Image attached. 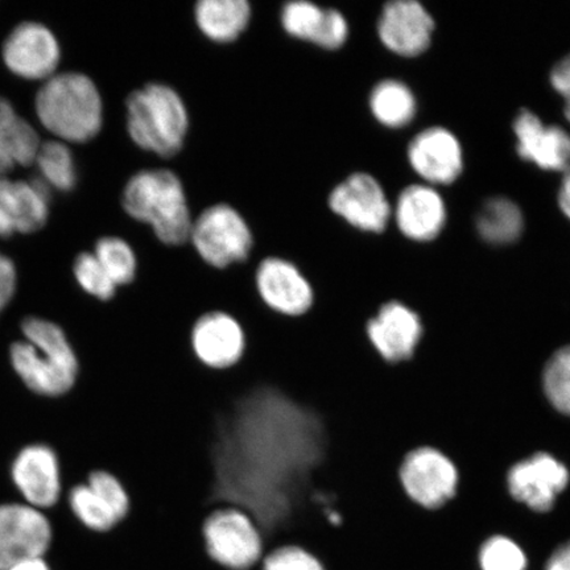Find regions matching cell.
Returning a JSON list of instances; mask_svg holds the SVG:
<instances>
[{
  "label": "cell",
  "instance_id": "cell-3",
  "mask_svg": "<svg viewBox=\"0 0 570 570\" xmlns=\"http://www.w3.org/2000/svg\"><path fill=\"white\" fill-rule=\"evenodd\" d=\"M36 112L48 131L68 141H89L102 128L101 95L96 83L80 73L48 78L36 97Z\"/></svg>",
  "mask_w": 570,
  "mask_h": 570
},
{
  "label": "cell",
  "instance_id": "cell-32",
  "mask_svg": "<svg viewBox=\"0 0 570 570\" xmlns=\"http://www.w3.org/2000/svg\"><path fill=\"white\" fill-rule=\"evenodd\" d=\"M92 491L109 504L114 514L120 520V523L127 518L131 509L130 494L122 481L107 470H92L87 476V481Z\"/></svg>",
  "mask_w": 570,
  "mask_h": 570
},
{
  "label": "cell",
  "instance_id": "cell-30",
  "mask_svg": "<svg viewBox=\"0 0 570 570\" xmlns=\"http://www.w3.org/2000/svg\"><path fill=\"white\" fill-rule=\"evenodd\" d=\"M481 570H529V559L517 541L495 534L480 548Z\"/></svg>",
  "mask_w": 570,
  "mask_h": 570
},
{
  "label": "cell",
  "instance_id": "cell-22",
  "mask_svg": "<svg viewBox=\"0 0 570 570\" xmlns=\"http://www.w3.org/2000/svg\"><path fill=\"white\" fill-rule=\"evenodd\" d=\"M195 18L206 38L230 42L245 32L252 6L246 0H202L196 4Z\"/></svg>",
  "mask_w": 570,
  "mask_h": 570
},
{
  "label": "cell",
  "instance_id": "cell-1",
  "mask_svg": "<svg viewBox=\"0 0 570 570\" xmlns=\"http://www.w3.org/2000/svg\"><path fill=\"white\" fill-rule=\"evenodd\" d=\"M26 340L10 348L11 365L20 380L36 394L60 397L77 387L80 356L60 325L39 317L21 324Z\"/></svg>",
  "mask_w": 570,
  "mask_h": 570
},
{
  "label": "cell",
  "instance_id": "cell-29",
  "mask_svg": "<svg viewBox=\"0 0 570 570\" xmlns=\"http://www.w3.org/2000/svg\"><path fill=\"white\" fill-rule=\"evenodd\" d=\"M327 10L320 6L297 0L284 6L282 24L285 32L294 38L312 41L317 45L321 32L324 30Z\"/></svg>",
  "mask_w": 570,
  "mask_h": 570
},
{
  "label": "cell",
  "instance_id": "cell-10",
  "mask_svg": "<svg viewBox=\"0 0 570 570\" xmlns=\"http://www.w3.org/2000/svg\"><path fill=\"white\" fill-rule=\"evenodd\" d=\"M405 493L425 509H439L455 494L459 472L438 449L424 446L407 454L401 468Z\"/></svg>",
  "mask_w": 570,
  "mask_h": 570
},
{
  "label": "cell",
  "instance_id": "cell-35",
  "mask_svg": "<svg viewBox=\"0 0 570 570\" xmlns=\"http://www.w3.org/2000/svg\"><path fill=\"white\" fill-rule=\"evenodd\" d=\"M550 81L552 88L562 99V111L570 124V53L562 57L551 70Z\"/></svg>",
  "mask_w": 570,
  "mask_h": 570
},
{
  "label": "cell",
  "instance_id": "cell-24",
  "mask_svg": "<svg viewBox=\"0 0 570 570\" xmlns=\"http://www.w3.org/2000/svg\"><path fill=\"white\" fill-rule=\"evenodd\" d=\"M368 104L373 117L387 128L407 127L417 114L415 92L407 83L394 78L376 83Z\"/></svg>",
  "mask_w": 570,
  "mask_h": 570
},
{
  "label": "cell",
  "instance_id": "cell-14",
  "mask_svg": "<svg viewBox=\"0 0 570 570\" xmlns=\"http://www.w3.org/2000/svg\"><path fill=\"white\" fill-rule=\"evenodd\" d=\"M569 480V470L564 463L548 453H537L518 462L508 475L511 495L537 512L552 510Z\"/></svg>",
  "mask_w": 570,
  "mask_h": 570
},
{
  "label": "cell",
  "instance_id": "cell-2",
  "mask_svg": "<svg viewBox=\"0 0 570 570\" xmlns=\"http://www.w3.org/2000/svg\"><path fill=\"white\" fill-rule=\"evenodd\" d=\"M128 216L151 225L164 245L181 246L189 239L190 210L180 178L168 169H146L132 176L124 190Z\"/></svg>",
  "mask_w": 570,
  "mask_h": 570
},
{
  "label": "cell",
  "instance_id": "cell-6",
  "mask_svg": "<svg viewBox=\"0 0 570 570\" xmlns=\"http://www.w3.org/2000/svg\"><path fill=\"white\" fill-rule=\"evenodd\" d=\"M189 239L199 259L214 271H227L246 263L254 247L253 233L233 206L217 204L205 209L191 224Z\"/></svg>",
  "mask_w": 570,
  "mask_h": 570
},
{
  "label": "cell",
  "instance_id": "cell-23",
  "mask_svg": "<svg viewBox=\"0 0 570 570\" xmlns=\"http://www.w3.org/2000/svg\"><path fill=\"white\" fill-rule=\"evenodd\" d=\"M524 214L508 197L489 198L475 217V229L483 242L494 246L515 244L524 232Z\"/></svg>",
  "mask_w": 570,
  "mask_h": 570
},
{
  "label": "cell",
  "instance_id": "cell-13",
  "mask_svg": "<svg viewBox=\"0 0 570 570\" xmlns=\"http://www.w3.org/2000/svg\"><path fill=\"white\" fill-rule=\"evenodd\" d=\"M434 19L416 0H394L383 7L377 20V36L391 53L422 56L432 45Z\"/></svg>",
  "mask_w": 570,
  "mask_h": 570
},
{
  "label": "cell",
  "instance_id": "cell-25",
  "mask_svg": "<svg viewBox=\"0 0 570 570\" xmlns=\"http://www.w3.org/2000/svg\"><path fill=\"white\" fill-rule=\"evenodd\" d=\"M70 514L76 522L92 533H107L120 524L104 499L87 482L75 483L68 493Z\"/></svg>",
  "mask_w": 570,
  "mask_h": 570
},
{
  "label": "cell",
  "instance_id": "cell-12",
  "mask_svg": "<svg viewBox=\"0 0 570 570\" xmlns=\"http://www.w3.org/2000/svg\"><path fill=\"white\" fill-rule=\"evenodd\" d=\"M191 351L203 366L226 372L244 358V327L229 313L214 311L196 320L190 332Z\"/></svg>",
  "mask_w": 570,
  "mask_h": 570
},
{
  "label": "cell",
  "instance_id": "cell-26",
  "mask_svg": "<svg viewBox=\"0 0 570 570\" xmlns=\"http://www.w3.org/2000/svg\"><path fill=\"white\" fill-rule=\"evenodd\" d=\"M92 254L119 289L130 287L137 281L139 259L126 240L117 237L99 239Z\"/></svg>",
  "mask_w": 570,
  "mask_h": 570
},
{
  "label": "cell",
  "instance_id": "cell-8",
  "mask_svg": "<svg viewBox=\"0 0 570 570\" xmlns=\"http://www.w3.org/2000/svg\"><path fill=\"white\" fill-rule=\"evenodd\" d=\"M52 543V525L30 504H0V570L20 561L45 558Z\"/></svg>",
  "mask_w": 570,
  "mask_h": 570
},
{
  "label": "cell",
  "instance_id": "cell-38",
  "mask_svg": "<svg viewBox=\"0 0 570 570\" xmlns=\"http://www.w3.org/2000/svg\"><path fill=\"white\" fill-rule=\"evenodd\" d=\"M558 204L561 213L570 220V168L566 174H562Z\"/></svg>",
  "mask_w": 570,
  "mask_h": 570
},
{
  "label": "cell",
  "instance_id": "cell-33",
  "mask_svg": "<svg viewBox=\"0 0 570 570\" xmlns=\"http://www.w3.org/2000/svg\"><path fill=\"white\" fill-rule=\"evenodd\" d=\"M262 570H325L321 561L302 547L275 548L262 560Z\"/></svg>",
  "mask_w": 570,
  "mask_h": 570
},
{
  "label": "cell",
  "instance_id": "cell-39",
  "mask_svg": "<svg viewBox=\"0 0 570 570\" xmlns=\"http://www.w3.org/2000/svg\"><path fill=\"white\" fill-rule=\"evenodd\" d=\"M7 570H51V568H49L45 558H36L20 561Z\"/></svg>",
  "mask_w": 570,
  "mask_h": 570
},
{
  "label": "cell",
  "instance_id": "cell-5",
  "mask_svg": "<svg viewBox=\"0 0 570 570\" xmlns=\"http://www.w3.org/2000/svg\"><path fill=\"white\" fill-rule=\"evenodd\" d=\"M206 553L226 570H249L265 558V539L254 518L237 505L223 504L203 524Z\"/></svg>",
  "mask_w": 570,
  "mask_h": 570
},
{
  "label": "cell",
  "instance_id": "cell-31",
  "mask_svg": "<svg viewBox=\"0 0 570 570\" xmlns=\"http://www.w3.org/2000/svg\"><path fill=\"white\" fill-rule=\"evenodd\" d=\"M543 386L553 407L570 417V345L560 348L548 361Z\"/></svg>",
  "mask_w": 570,
  "mask_h": 570
},
{
  "label": "cell",
  "instance_id": "cell-4",
  "mask_svg": "<svg viewBox=\"0 0 570 570\" xmlns=\"http://www.w3.org/2000/svg\"><path fill=\"white\" fill-rule=\"evenodd\" d=\"M189 128L183 98L164 83H148L127 99V130L135 145L170 158L180 153Z\"/></svg>",
  "mask_w": 570,
  "mask_h": 570
},
{
  "label": "cell",
  "instance_id": "cell-27",
  "mask_svg": "<svg viewBox=\"0 0 570 570\" xmlns=\"http://www.w3.org/2000/svg\"><path fill=\"white\" fill-rule=\"evenodd\" d=\"M42 180L49 187L59 190H71L77 181L73 155L70 149L60 141H47L39 148L36 155Z\"/></svg>",
  "mask_w": 570,
  "mask_h": 570
},
{
  "label": "cell",
  "instance_id": "cell-16",
  "mask_svg": "<svg viewBox=\"0 0 570 570\" xmlns=\"http://www.w3.org/2000/svg\"><path fill=\"white\" fill-rule=\"evenodd\" d=\"M423 324L407 305L383 304L365 323V337L373 351L386 362L411 358L422 338Z\"/></svg>",
  "mask_w": 570,
  "mask_h": 570
},
{
  "label": "cell",
  "instance_id": "cell-34",
  "mask_svg": "<svg viewBox=\"0 0 570 570\" xmlns=\"http://www.w3.org/2000/svg\"><path fill=\"white\" fill-rule=\"evenodd\" d=\"M347 38L348 23L346 18L337 10L327 9L324 30L316 46L334 51V49L344 46Z\"/></svg>",
  "mask_w": 570,
  "mask_h": 570
},
{
  "label": "cell",
  "instance_id": "cell-36",
  "mask_svg": "<svg viewBox=\"0 0 570 570\" xmlns=\"http://www.w3.org/2000/svg\"><path fill=\"white\" fill-rule=\"evenodd\" d=\"M17 289V269L11 259L0 253V313L11 302Z\"/></svg>",
  "mask_w": 570,
  "mask_h": 570
},
{
  "label": "cell",
  "instance_id": "cell-18",
  "mask_svg": "<svg viewBox=\"0 0 570 570\" xmlns=\"http://www.w3.org/2000/svg\"><path fill=\"white\" fill-rule=\"evenodd\" d=\"M12 480L27 504L52 508L62 493L61 468L53 449L36 444L23 449L12 463Z\"/></svg>",
  "mask_w": 570,
  "mask_h": 570
},
{
  "label": "cell",
  "instance_id": "cell-15",
  "mask_svg": "<svg viewBox=\"0 0 570 570\" xmlns=\"http://www.w3.org/2000/svg\"><path fill=\"white\" fill-rule=\"evenodd\" d=\"M519 158L548 173L570 168V134L558 125H546L531 110H520L512 124Z\"/></svg>",
  "mask_w": 570,
  "mask_h": 570
},
{
  "label": "cell",
  "instance_id": "cell-9",
  "mask_svg": "<svg viewBox=\"0 0 570 570\" xmlns=\"http://www.w3.org/2000/svg\"><path fill=\"white\" fill-rule=\"evenodd\" d=\"M334 214L355 229L382 234L392 219V205L380 181L372 175L356 173L337 185L330 196Z\"/></svg>",
  "mask_w": 570,
  "mask_h": 570
},
{
  "label": "cell",
  "instance_id": "cell-19",
  "mask_svg": "<svg viewBox=\"0 0 570 570\" xmlns=\"http://www.w3.org/2000/svg\"><path fill=\"white\" fill-rule=\"evenodd\" d=\"M392 218L405 238L419 244L432 242L445 229V199L431 185H410L401 191L392 206Z\"/></svg>",
  "mask_w": 570,
  "mask_h": 570
},
{
  "label": "cell",
  "instance_id": "cell-11",
  "mask_svg": "<svg viewBox=\"0 0 570 570\" xmlns=\"http://www.w3.org/2000/svg\"><path fill=\"white\" fill-rule=\"evenodd\" d=\"M407 159L413 173L433 188L458 181L465 167L459 138L440 126L428 127L413 137Z\"/></svg>",
  "mask_w": 570,
  "mask_h": 570
},
{
  "label": "cell",
  "instance_id": "cell-20",
  "mask_svg": "<svg viewBox=\"0 0 570 570\" xmlns=\"http://www.w3.org/2000/svg\"><path fill=\"white\" fill-rule=\"evenodd\" d=\"M6 66L28 80L51 78L60 61V48L51 31L38 23L16 28L3 47Z\"/></svg>",
  "mask_w": 570,
  "mask_h": 570
},
{
  "label": "cell",
  "instance_id": "cell-7",
  "mask_svg": "<svg viewBox=\"0 0 570 570\" xmlns=\"http://www.w3.org/2000/svg\"><path fill=\"white\" fill-rule=\"evenodd\" d=\"M256 294L266 308L277 316L298 318L315 304V289L295 262L267 256L254 269Z\"/></svg>",
  "mask_w": 570,
  "mask_h": 570
},
{
  "label": "cell",
  "instance_id": "cell-21",
  "mask_svg": "<svg viewBox=\"0 0 570 570\" xmlns=\"http://www.w3.org/2000/svg\"><path fill=\"white\" fill-rule=\"evenodd\" d=\"M39 135L10 102L0 98V176L17 166H31L40 148Z\"/></svg>",
  "mask_w": 570,
  "mask_h": 570
},
{
  "label": "cell",
  "instance_id": "cell-17",
  "mask_svg": "<svg viewBox=\"0 0 570 570\" xmlns=\"http://www.w3.org/2000/svg\"><path fill=\"white\" fill-rule=\"evenodd\" d=\"M49 202L51 191L42 178L26 183L0 177V237L39 232L47 223Z\"/></svg>",
  "mask_w": 570,
  "mask_h": 570
},
{
  "label": "cell",
  "instance_id": "cell-28",
  "mask_svg": "<svg viewBox=\"0 0 570 570\" xmlns=\"http://www.w3.org/2000/svg\"><path fill=\"white\" fill-rule=\"evenodd\" d=\"M73 273L78 285L92 301L109 304L117 297L119 288L92 253L77 256Z\"/></svg>",
  "mask_w": 570,
  "mask_h": 570
},
{
  "label": "cell",
  "instance_id": "cell-37",
  "mask_svg": "<svg viewBox=\"0 0 570 570\" xmlns=\"http://www.w3.org/2000/svg\"><path fill=\"white\" fill-rule=\"evenodd\" d=\"M544 570H570V540L550 556Z\"/></svg>",
  "mask_w": 570,
  "mask_h": 570
}]
</instances>
